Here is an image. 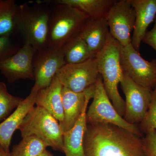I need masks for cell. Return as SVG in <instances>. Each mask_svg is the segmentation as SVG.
I'll list each match as a JSON object with an SVG mask.
<instances>
[{"instance_id": "cell-9", "label": "cell", "mask_w": 156, "mask_h": 156, "mask_svg": "<svg viewBox=\"0 0 156 156\" xmlns=\"http://www.w3.org/2000/svg\"><path fill=\"white\" fill-rule=\"evenodd\" d=\"M135 12L129 0L116 1L106 17L110 34L122 47L131 44Z\"/></svg>"}, {"instance_id": "cell-5", "label": "cell", "mask_w": 156, "mask_h": 156, "mask_svg": "<svg viewBox=\"0 0 156 156\" xmlns=\"http://www.w3.org/2000/svg\"><path fill=\"white\" fill-rule=\"evenodd\" d=\"M18 130L22 138L34 135L48 147L63 152V130L59 122L49 112L34 107L24 118Z\"/></svg>"}, {"instance_id": "cell-6", "label": "cell", "mask_w": 156, "mask_h": 156, "mask_svg": "<svg viewBox=\"0 0 156 156\" xmlns=\"http://www.w3.org/2000/svg\"><path fill=\"white\" fill-rule=\"evenodd\" d=\"M93 100L86 114L87 124H107L119 126L142 137V132L135 125L127 122L115 108L99 75L95 84Z\"/></svg>"}, {"instance_id": "cell-15", "label": "cell", "mask_w": 156, "mask_h": 156, "mask_svg": "<svg viewBox=\"0 0 156 156\" xmlns=\"http://www.w3.org/2000/svg\"><path fill=\"white\" fill-rule=\"evenodd\" d=\"M135 12V21L131 44L139 52L148 27L156 18V0H129Z\"/></svg>"}, {"instance_id": "cell-4", "label": "cell", "mask_w": 156, "mask_h": 156, "mask_svg": "<svg viewBox=\"0 0 156 156\" xmlns=\"http://www.w3.org/2000/svg\"><path fill=\"white\" fill-rule=\"evenodd\" d=\"M46 3L52 5L50 8L48 46L61 49L66 42L79 35L89 17L72 6Z\"/></svg>"}, {"instance_id": "cell-8", "label": "cell", "mask_w": 156, "mask_h": 156, "mask_svg": "<svg viewBox=\"0 0 156 156\" xmlns=\"http://www.w3.org/2000/svg\"><path fill=\"white\" fill-rule=\"evenodd\" d=\"M99 75L95 57L81 63L66 64L56 76L63 87L80 92L95 85Z\"/></svg>"}, {"instance_id": "cell-12", "label": "cell", "mask_w": 156, "mask_h": 156, "mask_svg": "<svg viewBox=\"0 0 156 156\" xmlns=\"http://www.w3.org/2000/svg\"><path fill=\"white\" fill-rule=\"evenodd\" d=\"M36 51L32 46L24 43L17 53L0 64V72L9 83L34 80L33 60Z\"/></svg>"}, {"instance_id": "cell-10", "label": "cell", "mask_w": 156, "mask_h": 156, "mask_svg": "<svg viewBox=\"0 0 156 156\" xmlns=\"http://www.w3.org/2000/svg\"><path fill=\"white\" fill-rule=\"evenodd\" d=\"M66 64L61 49L47 46L36 50L33 60L35 83L32 88L39 91L48 87Z\"/></svg>"}, {"instance_id": "cell-7", "label": "cell", "mask_w": 156, "mask_h": 156, "mask_svg": "<svg viewBox=\"0 0 156 156\" xmlns=\"http://www.w3.org/2000/svg\"><path fill=\"white\" fill-rule=\"evenodd\" d=\"M121 62L124 73L136 83L150 90L156 86V59L146 60L131 44L122 47Z\"/></svg>"}, {"instance_id": "cell-21", "label": "cell", "mask_w": 156, "mask_h": 156, "mask_svg": "<svg viewBox=\"0 0 156 156\" xmlns=\"http://www.w3.org/2000/svg\"><path fill=\"white\" fill-rule=\"evenodd\" d=\"M18 7L14 0H0V37L17 33Z\"/></svg>"}, {"instance_id": "cell-27", "label": "cell", "mask_w": 156, "mask_h": 156, "mask_svg": "<svg viewBox=\"0 0 156 156\" xmlns=\"http://www.w3.org/2000/svg\"><path fill=\"white\" fill-rule=\"evenodd\" d=\"M142 42L149 45L156 51V17L154 27L151 30L147 32Z\"/></svg>"}, {"instance_id": "cell-16", "label": "cell", "mask_w": 156, "mask_h": 156, "mask_svg": "<svg viewBox=\"0 0 156 156\" xmlns=\"http://www.w3.org/2000/svg\"><path fill=\"white\" fill-rule=\"evenodd\" d=\"M96 55L105 47L110 35L106 18H89L79 34Z\"/></svg>"}, {"instance_id": "cell-23", "label": "cell", "mask_w": 156, "mask_h": 156, "mask_svg": "<svg viewBox=\"0 0 156 156\" xmlns=\"http://www.w3.org/2000/svg\"><path fill=\"white\" fill-rule=\"evenodd\" d=\"M23 99L9 93L6 84L0 81V123L17 108Z\"/></svg>"}, {"instance_id": "cell-17", "label": "cell", "mask_w": 156, "mask_h": 156, "mask_svg": "<svg viewBox=\"0 0 156 156\" xmlns=\"http://www.w3.org/2000/svg\"><path fill=\"white\" fill-rule=\"evenodd\" d=\"M62 88L63 86L56 76L48 87L39 90L36 99V106L49 112L60 125L63 120Z\"/></svg>"}, {"instance_id": "cell-26", "label": "cell", "mask_w": 156, "mask_h": 156, "mask_svg": "<svg viewBox=\"0 0 156 156\" xmlns=\"http://www.w3.org/2000/svg\"><path fill=\"white\" fill-rule=\"evenodd\" d=\"M145 156H156V130H151L142 138Z\"/></svg>"}, {"instance_id": "cell-28", "label": "cell", "mask_w": 156, "mask_h": 156, "mask_svg": "<svg viewBox=\"0 0 156 156\" xmlns=\"http://www.w3.org/2000/svg\"><path fill=\"white\" fill-rule=\"evenodd\" d=\"M0 156H11L10 151H6L0 145Z\"/></svg>"}, {"instance_id": "cell-3", "label": "cell", "mask_w": 156, "mask_h": 156, "mask_svg": "<svg viewBox=\"0 0 156 156\" xmlns=\"http://www.w3.org/2000/svg\"><path fill=\"white\" fill-rule=\"evenodd\" d=\"M50 13L49 5L37 1L19 5L17 15V32L24 43L36 50L48 46V25Z\"/></svg>"}, {"instance_id": "cell-1", "label": "cell", "mask_w": 156, "mask_h": 156, "mask_svg": "<svg viewBox=\"0 0 156 156\" xmlns=\"http://www.w3.org/2000/svg\"><path fill=\"white\" fill-rule=\"evenodd\" d=\"M83 147L86 156H145L142 137L111 124H87Z\"/></svg>"}, {"instance_id": "cell-24", "label": "cell", "mask_w": 156, "mask_h": 156, "mask_svg": "<svg viewBox=\"0 0 156 156\" xmlns=\"http://www.w3.org/2000/svg\"><path fill=\"white\" fill-rule=\"evenodd\" d=\"M140 123V131L145 134L151 130H156V86L152 91L151 98L147 112Z\"/></svg>"}, {"instance_id": "cell-22", "label": "cell", "mask_w": 156, "mask_h": 156, "mask_svg": "<svg viewBox=\"0 0 156 156\" xmlns=\"http://www.w3.org/2000/svg\"><path fill=\"white\" fill-rule=\"evenodd\" d=\"M48 146L34 135L25 136L13 146L11 156H38L47 150Z\"/></svg>"}, {"instance_id": "cell-25", "label": "cell", "mask_w": 156, "mask_h": 156, "mask_svg": "<svg viewBox=\"0 0 156 156\" xmlns=\"http://www.w3.org/2000/svg\"><path fill=\"white\" fill-rule=\"evenodd\" d=\"M14 36L0 37V64L15 54L21 48L14 39Z\"/></svg>"}, {"instance_id": "cell-14", "label": "cell", "mask_w": 156, "mask_h": 156, "mask_svg": "<svg viewBox=\"0 0 156 156\" xmlns=\"http://www.w3.org/2000/svg\"><path fill=\"white\" fill-rule=\"evenodd\" d=\"M38 92L32 88L29 95L23 99L17 108L0 123V145L6 151H10L11 139L14 132L18 130L24 118L36 105Z\"/></svg>"}, {"instance_id": "cell-2", "label": "cell", "mask_w": 156, "mask_h": 156, "mask_svg": "<svg viewBox=\"0 0 156 156\" xmlns=\"http://www.w3.org/2000/svg\"><path fill=\"white\" fill-rule=\"evenodd\" d=\"M122 47L110 34L105 47L96 54L95 58L107 94L119 114L123 117L126 103L118 89L124 76L121 62Z\"/></svg>"}, {"instance_id": "cell-19", "label": "cell", "mask_w": 156, "mask_h": 156, "mask_svg": "<svg viewBox=\"0 0 156 156\" xmlns=\"http://www.w3.org/2000/svg\"><path fill=\"white\" fill-rule=\"evenodd\" d=\"M114 0H53L46 1L51 4H61L79 9L91 18H106Z\"/></svg>"}, {"instance_id": "cell-11", "label": "cell", "mask_w": 156, "mask_h": 156, "mask_svg": "<svg viewBox=\"0 0 156 156\" xmlns=\"http://www.w3.org/2000/svg\"><path fill=\"white\" fill-rule=\"evenodd\" d=\"M120 85L126 96L123 118L131 125L141 122L148 109L152 90L136 83L125 73Z\"/></svg>"}, {"instance_id": "cell-20", "label": "cell", "mask_w": 156, "mask_h": 156, "mask_svg": "<svg viewBox=\"0 0 156 156\" xmlns=\"http://www.w3.org/2000/svg\"><path fill=\"white\" fill-rule=\"evenodd\" d=\"M61 50L66 64L81 63L95 57L86 42L79 35L66 42Z\"/></svg>"}, {"instance_id": "cell-13", "label": "cell", "mask_w": 156, "mask_h": 156, "mask_svg": "<svg viewBox=\"0 0 156 156\" xmlns=\"http://www.w3.org/2000/svg\"><path fill=\"white\" fill-rule=\"evenodd\" d=\"M95 84L83 92H76L63 87L62 103L63 120L60 124L64 133L75 124L83 112L85 104L92 98L95 92Z\"/></svg>"}, {"instance_id": "cell-29", "label": "cell", "mask_w": 156, "mask_h": 156, "mask_svg": "<svg viewBox=\"0 0 156 156\" xmlns=\"http://www.w3.org/2000/svg\"><path fill=\"white\" fill-rule=\"evenodd\" d=\"M38 156H53V155L49 151L46 150L44 151L43 153H42Z\"/></svg>"}, {"instance_id": "cell-18", "label": "cell", "mask_w": 156, "mask_h": 156, "mask_svg": "<svg viewBox=\"0 0 156 156\" xmlns=\"http://www.w3.org/2000/svg\"><path fill=\"white\" fill-rule=\"evenodd\" d=\"M87 101L83 112L72 128L63 134V153L66 156H86L84 152L83 141L87 129L86 119Z\"/></svg>"}]
</instances>
